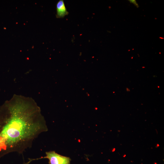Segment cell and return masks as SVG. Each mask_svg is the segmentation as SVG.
I'll return each mask as SVG.
<instances>
[{"label":"cell","instance_id":"obj_1","mask_svg":"<svg viewBox=\"0 0 164 164\" xmlns=\"http://www.w3.org/2000/svg\"><path fill=\"white\" fill-rule=\"evenodd\" d=\"M48 130L34 100L14 95L0 108V158L11 152L22 154L40 134Z\"/></svg>","mask_w":164,"mask_h":164},{"label":"cell","instance_id":"obj_2","mask_svg":"<svg viewBox=\"0 0 164 164\" xmlns=\"http://www.w3.org/2000/svg\"><path fill=\"white\" fill-rule=\"evenodd\" d=\"M46 156L37 159H47L49 164H70L71 159L68 157L59 154L55 151H51L46 152Z\"/></svg>","mask_w":164,"mask_h":164},{"label":"cell","instance_id":"obj_3","mask_svg":"<svg viewBox=\"0 0 164 164\" xmlns=\"http://www.w3.org/2000/svg\"><path fill=\"white\" fill-rule=\"evenodd\" d=\"M56 9L57 18H63L69 13L63 0H60L58 1L56 5Z\"/></svg>","mask_w":164,"mask_h":164},{"label":"cell","instance_id":"obj_4","mask_svg":"<svg viewBox=\"0 0 164 164\" xmlns=\"http://www.w3.org/2000/svg\"><path fill=\"white\" fill-rule=\"evenodd\" d=\"M131 1H130V2H131V3H133V4H135L136 6L138 5V4H137V3H136V2L135 1L131 0Z\"/></svg>","mask_w":164,"mask_h":164},{"label":"cell","instance_id":"obj_5","mask_svg":"<svg viewBox=\"0 0 164 164\" xmlns=\"http://www.w3.org/2000/svg\"><path fill=\"white\" fill-rule=\"evenodd\" d=\"M33 160H34L33 159H30L29 161L25 163L24 164H29L30 162H31V161H32Z\"/></svg>","mask_w":164,"mask_h":164},{"label":"cell","instance_id":"obj_6","mask_svg":"<svg viewBox=\"0 0 164 164\" xmlns=\"http://www.w3.org/2000/svg\"><path fill=\"white\" fill-rule=\"evenodd\" d=\"M115 150V148H114L112 150V152L114 151Z\"/></svg>","mask_w":164,"mask_h":164},{"label":"cell","instance_id":"obj_7","mask_svg":"<svg viewBox=\"0 0 164 164\" xmlns=\"http://www.w3.org/2000/svg\"><path fill=\"white\" fill-rule=\"evenodd\" d=\"M157 146H159V144H157Z\"/></svg>","mask_w":164,"mask_h":164},{"label":"cell","instance_id":"obj_8","mask_svg":"<svg viewBox=\"0 0 164 164\" xmlns=\"http://www.w3.org/2000/svg\"><path fill=\"white\" fill-rule=\"evenodd\" d=\"M125 156H126V155H125L124 156V157H125Z\"/></svg>","mask_w":164,"mask_h":164}]
</instances>
